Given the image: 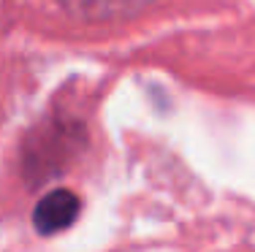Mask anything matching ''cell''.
<instances>
[{
    "label": "cell",
    "mask_w": 255,
    "mask_h": 252,
    "mask_svg": "<svg viewBox=\"0 0 255 252\" xmlns=\"http://www.w3.org/2000/svg\"><path fill=\"white\" fill-rule=\"evenodd\" d=\"M79 217V198L71 190H52L38 201L33 212V225L38 233L52 236V233L68 228Z\"/></svg>",
    "instance_id": "6da1fadb"
},
{
    "label": "cell",
    "mask_w": 255,
    "mask_h": 252,
    "mask_svg": "<svg viewBox=\"0 0 255 252\" xmlns=\"http://www.w3.org/2000/svg\"><path fill=\"white\" fill-rule=\"evenodd\" d=\"M152 3L155 0H60V5L68 14L79 16V19H90V22L133 16Z\"/></svg>",
    "instance_id": "7a4b0ae2"
}]
</instances>
